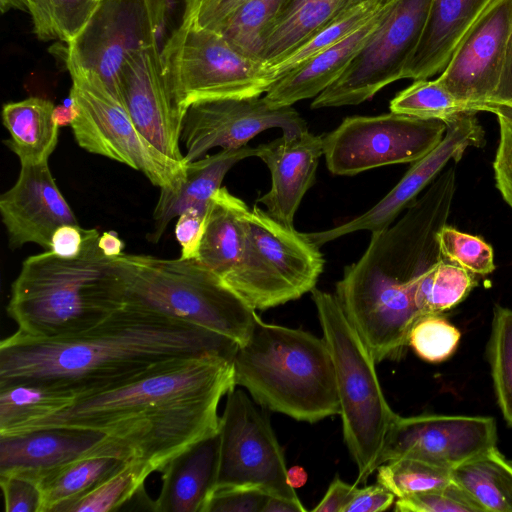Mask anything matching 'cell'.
Instances as JSON below:
<instances>
[{
    "instance_id": "cell-8",
    "label": "cell",
    "mask_w": 512,
    "mask_h": 512,
    "mask_svg": "<svg viewBox=\"0 0 512 512\" xmlns=\"http://www.w3.org/2000/svg\"><path fill=\"white\" fill-rule=\"evenodd\" d=\"M160 58L178 106L217 98L262 96L276 81L273 70L221 34L184 22L164 41Z\"/></svg>"
},
{
    "instance_id": "cell-39",
    "label": "cell",
    "mask_w": 512,
    "mask_h": 512,
    "mask_svg": "<svg viewBox=\"0 0 512 512\" xmlns=\"http://www.w3.org/2000/svg\"><path fill=\"white\" fill-rule=\"evenodd\" d=\"M389 0L363 3L325 26L285 60L272 67L276 80L311 56L342 41L370 20Z\"/></svg>"
},
{
    "instance_id": "cell-5",
    "label": "cell",
    "mask_w": 512,
    "mask_h": 512,
    "mask_svg": "<svg viewBox=\"0 0 512 512\" xmlns=\"http://www.w3.org/2000/svg\"><path fill=\"white\" fill-rule=\"evenodd\" d=\"M125 304L152 310L244 344L259 318L225 280L196 259L122 254Z\"/></svg>"
},
{
    "instance_id": "cell-44",
    "label": "cell",
    "mask_w": 512,
    "mask_h": 512,
    "mask_svg": "<svg viewBox=\"0 0 512 512\" xmlns=\"http://www.w3.org/2000/svg\"><path fill=\"white\" fill-rule=\"evenodd\" d=\"M251 0H190L184 22L220 33L234 15Z\"/></svg>"
},
{
    "instance_id": "cell-24",
    "label": "cell",
    "mask_w": 512,
    "mask_h": 512,
    "mask_svg": "<svg viewBox=\"0 0 512 512\" xmlns=\"http://www.w3.org/2000/svg\"><path fill=\"white\" fill-rule=\"evenodd\" d=\"M256 156V147L248 145L219 152L186 163L185 175L173 190L160 189L153 213V231L148 234L157 243L168 224L189 208L208 210L212 197L221 188L227 172L241 160Z\"/></svg>"
},
{
    "instance_id": "cell-25",
    "label": "cell",
    "mask_w": 512,
    "mask_h": 512,
    "mask_svg": "<svg viewBox=\"0 0 512 512\" xmlns=\"http://www.w3.org/2000/svg\"><path fill=\"white\" fill-rule=\"evenodd\" d=\"M219 434L204 438L174 458L162 469V486L154 511L203 512L216 485Z\"/></svg>"
},
{
    "instance_id": "cell-34",
    "label": "cell",
    "mask_w": 512,
    "mask_h": 512,
    "mask_svg": "<svg viewBox=\"0 0 512 512\" xmlns=\"http://www.w3.org/2000/svg\"><path fill=\"white\" fill-rule=\"evenodd\" d=\"M389 108L394 113L444 123L464 113L480 112L476 106L455 98L437 78L414 80L390 101Z\"/></svg>"
},
{
    "instance_id": "cell-6",
    "label": "cell",
    "mask_w": 512,
    "mask_h": 512,
    "mask_svg": "<svg viewBox=\"0 0 512 512\" xmlns=\"http://www.w3.org/2000/svg\"><path fill=\"white\" fill-rule=\"evenodd\" d=\"M311 297L334 366L343 437L357 466V485L380 466L386 439L398 414L383 394L374 357L335 293L315 287Z\"/></svg>"
},
{
    "instance_id": "cell-12",
    "label": "cell",
    "mask_w": 512,
    "mask_h": 512,
    "mask_svg": "<svg viewBox=\"0 0 512 512\" xmlns=\"http://www.w3.org/2000/svg\"><path fill=\"white\" fill-rule=\"evenodd\" d=\"M218 434L215 487L253 486L270 496L299 500L288 484L284 452L269 418L244 391L227 393Z\"/></svg>"
},
{
    "instance_id": "cell-55",
    "label": "cell",
    "mask_w": 512,
    "mask_h": 512,
    "mask_svg": "<svg viewBox=\"0 0 512 512\" xmlns=\"http://www.w3.org/2000/svg\"><path fill=\"white\" fill-rule=\"evenodd\" d=\"M98 246L108 257H118L123 254L124 242L113 231L104 232L99 236Z\"/></svg>"
},
{
    "instance_id": "cell-48",
    "label": "cell",
    "mask_w": 512,
    "mask_h": 512,
    "mask_svg": "<svg viewBox=\"0 0 512 512\" xmlns=\"http://www.w3.org/2000/svg\"><path fill=\"white\" fill-rule=\"evenodd\" d=\"M395 498L388 488L378 482L364 488L356 487L345 512H383L394 504Z\"/></svg>"
},
{
    "instance_id": "cell-28",
    "label": "cell",
    "mask_w": 512,
    "mask_h": 512,
    "mask_svg": "<svg viewBox=\"0 0 512 512\" xmlns=\"http://www.w3.org/2000/svg\"><path fill=\"white\" fill-rule=\"evenodd\" d=\"M54 104L30 97L3 105L2 121L10 133L4 143L21 166L48 162L58 143L59 127L53 121Z\"/></svg>"
},
{
    "instance_id": "cell-21",
    "label": "cell",
    "mask_w": 512,
    "mask_h": 512,
    "mask_svg": "<svg viewBox=\"0 0 512 512\" xmlns=\"http://www.w3.org/2000/svg\"><path fill=\"white\" fill-rule=\"evenodd\" d=\"M323 156V135L309 130L283 133L280 137L256 147V157L271 174L270 190L256 203L277 221L293 226L296 211L315 182L319 160Z\"/></svg>"
},
{
    "instance_id": "cell-54",
    "label": "cell",
    "mask_w": 512,
    "mask_h": 512,
    "mask_svg": "<svg viewBox=\"0 0 512 512\" xmlns=\"http://www.w3.org/2000/svg\"><path fill=\"white\" fill-rule=\"evenodd\" d=\"M307 509L299 500L269 496L262 512H305Z\"/></svg>"
},
{
    "instance_id": "cell-3",
    "label": "cell",
    "mask_w": 512,
    "mask_h": 512,
    "mask_svg": "<svg viewBox=\"0 0 512 512\" xmlns=\"http://www.w3.org/2000/svg\"><path fill=\"white\" fill-rule=\"evenodd\" d=\"M99 236L96 229H85L82 252L75 258L45 251L23 261L7 305L18 332L34 339L66 338L124 306L120 265L100 250Z\"/></svg>"
},
{
    "instance_id": "cell-41",
    "label": "cell",
    "mask_w": 512,
    "mask_h": 512,
    "mask_svg": "<svg viewBox=\"0 0 512 512\" xmlns=\"http://www.w3.org/2000/svg\"><path fill=\"white\" fill-rule=\"evenodd\" d=\"M437 240L444 260L474 275H488L496 268L493 248L476 235L446 225L438 233Z\"/></svg>"
},
{
    "instance_id": "cell-22",
    "label": "cell",
    "mask_w": 512,
    "mask_h": 512,
    "mask_svg": "<svg viewBox=\"0 0 512 512\" xmlns=\"http://www.w3.org/2000/svg\"><path fill=\"white\" fill-rule=\"evenodd\" d=\"M392 2L389 0L348 37L311 56L278 78L263 95L265 100L273 107H283L318 96L341 76L369 40Z\"/></svg>"
},
{
    "instance_id": "cell-14",
    "label": "cell",
    "mask_w": 512,
    "mask_h": 512,
    "mask_svg": "<svg viewBox=\"0 0 512 512\" xmlns=\"http://www.w3.org/2000/svg\"><path fill=\"white\" fill-rule=\"evenodd\" d=\"M279 128L283 133L308 130L293 106L273 107L264 96L217 98L192 102L183 113L180 142L186 163L216 147L237 149L259 133Z\"/></svg>"
},
{
    "instance_id": "cell-50",
    "label": "cell",
    "mask_w": 512,
    "mask_h": 512,
    "mask_svg": "<svg viewBox=\"0 0 512 512\" xmlns=\"http://www.w3.org/2000/svg\"><path fill=\"white\" fill-rule=\"evenodd\" d=\"M85 229L66 224L55 230L51 239L53 253L63 258H75L83 249Z\"/></svg>"
},
{
    "instance_id": "cell-13",
    "label": "cell",
    "mask_w": 512,
    "mask_h": 512,
    "mask_svg": "<svg viewBox=\"0 0 512 512\" xmlns=\"http://www.w3.org/2000/svg\"><path fill=\"white\" fill-rule=\"evenodd\" d=\"M156 44L158 32L147 0H101L67 44L66 65L96 76L120 101L118 77L124 63Z\"/></svg>"
},
{
    "instance_id": "cell-49",
    "label": "cell",
    "mask_w": 512,
    "mask_h": 512,
    "mask_svg": "<svg viewBox=\"0 0 512 512\" xmlns=\"http://www.w3.org/2000/svg\"><path fill=\"white\" fill-rule=\"evenodd\" d=\"M158 35L167 37L178 29L185 18L190 0H147Z\"/></svg>"
},
{
    "instance_id": "cell-38",
    "label": "cell",
    "mask_w": 512,
    "mask_h": 512,
    "mask_svg": "<svg viewBox=\"0 0 512 512\" xmlns=\"http://www.w3.org/2000/svg\"><path fill=\"white\" fill-rule=\"evenodd\" d=\"M376 472L377 482L396 498L442 488L452 482L451 469L410 457L387 461Z\"/></svg>"
},
{
    "instance_id": "cell-29",
    "label": "cell",
    "mask_w": 512,
    "mask_h": 512,
    "mask_svg": "<svg viewBox=\"0 0 512 512\" xmlns=\"http://www.w3.org/2000/svg\"><path fill=\"white\" fill-rule=\"evenodd\" d=\"M451 478L484 512H512V462L496 446L451 469Z\"/></svg>"
},
{
    "instance_id": "cell-10",
    "label": "cell",
    "mask_w": 512,
    "mask_h": 512,
    "mask_svg": "<svg viewBox=\"0 0 512 512\" xmlns=\"http://www.w3.org/2000/svg\"><path fill=\"white\" fill-rule=\"evenodd\" d=\"M446 124L391 112L351 116L323 135V156L334 175L352 176L394 164L414 163L444 138Z\"/></svg>"
},
{
    "instance_id": "cell-35",
    "label": "cell",
    "mask_w": 512,
    "mask_h": 512,
    "mask_svg": "<svg viewBox=\"0 0 512 512\" xmlns=\"http://www.w3.org/2000/svg\"><path fill=\"white\" fill-rule=\"evenodd\" d=\"M26 1L37 37L68 44L82 31L101 0Z\"/></svg>"
},
{
    "instance_id": "cell-17",
    "label": "cell",
    "mask_w": 512,
    "mask_h": 512,
    "mask_svg": "<svg viewBox=\"0 0 512 512\" xmlns=\"http://www.w3.org/2000/svg\"><path fill=\"white\" fill-rule=\"evenodd\" d=\"M475 114L464 113L446 121L442 141L412 163L400 181L369 210L336 227L306 233L308 238L320 247L346 234L361 230L372 233L388 227L448 163L460 161L468 147L484 146L485 133Z\"/></svg>"
},
{
    "instance_id": "cell-40",
    "label": "cell",
    "mask_w": 512,
    "mask_h": 512,
    "mask_svg": "<svg viewBox=\"0 0 512 512\" xmlns=\"http://www.w3.org/2000/svg\"><path fill=\"white\" fill-rule=\"evenodd\" d=\"M461 333L441 314H425L413 324L408 345L423 360L439 363L457 349Z\"/></svg>"
},
{
    "instance_id": "cell-51",
    "label": "cell",
    "mask_w": 512,
    "mask_h": 512,
    "mask_svg": "<svg viewBox=\"0 0 512 512\" xmlns=\"http://www.w3.org/2000/svg\"><path fill=\"white\" fill-rule=\"evenodd\" d=\"M491 113L497 110L512 112V29L498 87L488 102Z\"/></svg>"
},
{
    "instance_id": "cell-26",
    "label": "cell",
    "mask_w": 512,
    "mask_h": 512,
    "mask_svg": "<svg viewBox=\"0 0 512 512\" xmlns=\"http://www.w3.org/2000/svg\"><path fill=\"white\" fill-rule=\"evenodd\" d=\"M369 1L287 0L260 59L270 68L276 66L335 19Z\"/></svg>"
},
{
    "instance_id": "cell-52",
    "label": "cell",
    "mask_w": 512,
    "mask_h": 512,
    "mask_svg": "<svg viewBox=\"0 0 512 512\" xmlns=\"http://www.w3.org/2000/svg\"><path fill=\"white\" fill-rule=\"evenodd\" d=\"M356 484H349L336 477L329 485L321 501L312 509L313 512H345L351 501Z\"/></svg>"
},
{
    "instance_id": "cell-57",
    "label": "cell",
    "mask_w": 512,
    "mask_h": 512,
    "mask_svg": "<svg viewBox=\"0 0 512 512\" xmlns=\"http://www.w3.org/2000/svg\"><path fill=\"white\" fill-rule=\"evenodd\" d=\"M10 9H21L27 11L26 0H0L1 12H7Z\"/></svg>"
},
{
    "instance_id": "cell-23",
    "label": "cell",
    "mask_w": 512,
    "mask_h": 512,
    "mask_svg": "<svg viewBox=\"0 0 512 512\" xmlns=\"http://www.w3.org/2000/svg\"><path fill=\"white\" fill-rule=\"evenodd\" d=\"M494 0H432L418 46L403 78L428 79L441 71L453 51Z\"/></svg>"
},
{
    "instance_id": "cell-11",
    "label": "cell",
    "mask_w": 512,
    "mask_h": 512,
    "mask_svg": "<svg viewBox=\"0 0 512 512\" xmlns=\"http://www.w3.org/2000/svg\"><path fill=\"white\" fill-rule=\"evenodd\" d=\"M432 0H393L366 44L311 108L358 105L403 79L421 39Z\"/></svg>"
},
{
    "instance_id": "cell-46",
    "label": "cell",
    "mask_w": 512,
    "mask_h": 512,
    "mask_svg": "<svg viewBox=\"0 0 512 512\" xmlns=\"http://www.w3.org/2000/svg\"><path fill=\"white\" fill-rule=\"evenodd\" d=\"M6 512H41L42 494L36 481L17 474L0 475Z\"/></svg>"
},
{
    "instance_id": "cell-37",
    "label": "cell",
    "mask_w": 512,
    "mask_h": 512,
    "mask_svg": "<svg viewBox=\"0 0 512 512\" xmlns=\"http://www.w3.org/2000/svg\"><path fill=\"white\" fill-rule=\"evenodd\" d=\"M487 354L498 405L512 426V309L494 306Z\"/></svg>"
},
{
    "instance_id": "cell-42",
    "label": "cell",
    "mask_w": 512,
    "mask_h": 512,
    "mask_svg": "<svg viewBox=\"0 0 512 512\" xmlns=\"http://www.w3.org/2000/svg\"><path fill=\"white\" fill-rule=\"evenodd\" d=\"M394 510L397 512H484L453 481L442 488L397 498L394 502Z\"/></svg>"
},
{
    "instance_id": "cell-45",
    "label": "cell",
    "mask_w": 512,
    "mask_h": 512,
    "mask_svg": "<svg viewBox=\"0 0 512 512\" xmlns=\"http://www.w3.org/2000/svg\"><path fill=\"white\" fill-rule=\"evenodd\" d=\"M499 142L493 161L496 188L512 209V112L497 110Z\"/></svg>"
},
{
    "instance_id": "cell-30",
    "label": "cell",
    "mask_w": 512,
    "mask_h": 512,
    "mask_svg": "<svg viewBox=\"0 0 512 512\" xmlns=\"http://www.w3.org/2000/svg\"><path fill=\"white\" fill-rule=\"evenodd\" d=\"M130 460L113 454H91L44 474L37 481L42 494L41 512H53L80 497Z\"/></svg>"
},
{
    "instance_id": "cell-31",
    "label": "cell",
    "mask_w": 512,
    "mask_h": 512,
    "mask_svg": "<svg viewBox=\"0 0 512 512\" xmlns=\"http://www.w3.org/2000/svg\"><path fill=\"white\" fill-rule=\"evenodd\" d=\"M74 400L70 393L35 383L0 386V435L62 410Z\"/></svg>"
},
{
    "instance_id": "cell-43",
    "label": "cell",
    "mask_w": 512,
    "mask_h": 512,
    "mask_svg": "<svg viewBox=\"0 0 512 512\" xmlns=\"http://www.w3.org/2000/svg\"><path fill=\"white\" fill-rule=\"evenodd\" d=\"M269 496L253 486H218L210 493L203 512H262Z\"/></svg>"
},
{
    "instance_id": "cell-53",
    "label": "cell",
    "mask_w": 512,
    "mask_h": 512,
    "mask_svg": "<svg viewBox=\"0 0 512 512\" xmlns=\"http://www.w3.org/2000/svg\"><path fill=\"white\" fill-rule=\"evenodd\" d=\"M79 114L78 108L72 97L64 101V103L56 105L53 110V121L60 128L63 126H71L77 119Z\"/></svg>"
},
{
    "instance_id": "cell-33",
    "label": "cell",
    "mask_w": 512,
    "mask_h": 512,
    "mask_svg": "<svg viewBox=\"0 0 512 512\" xmlns=\"http://www.w3.org/2000/svg\"><path fill=\"white\" fill-rule=\"evenodd\" d=\"M154 468L131 459L118 471L80 497L61 504L53 512H108L120 509L143 487Z\"/></svg>"
},
{
    "instance_id": "cell-16",
    "label": "cell",
    "mask_w": 512,
    "mask_h": 512,
    "mask_svg": "<svg viewBox=\"0 0 512 512\" xmlns=\"http://www.w3.org/2000/svg\"><path fill=\"white\" fill-rule=\"evenodd\" d=\"M512 29V0H494L453 51L437 80L458 100L491 112Z\"/></svg>"
},
{
    "instance_id": "cell-20",
    "label": "cell",
    "mask_w": 512,
    "mask_h": 512,
    "mask_svg": "<svg viewBox=\"0 0 512 512\" xmlns=\"http://www.w3.org/2000/svg\"><path fill=\"white\" fill-rule=\"evenodd\" d=\"M99 453L135 458L114 439L87 429L54 427L0 436V475L17 474L37 482L56 468Z\"/></svg>"
},
{
    "instance_id": "cell-36",
    "label": "cell",
    "mask_w": 512,
    "mask_h": 512,
    "mask_svg": "<svg viewBox=\"0 0 512 512\" xmlns=\"http://www.w3.org/2000/svg\"><path fill=\"white\" fill-rule=\"evenodd\" d=\"M286 1L251 0L219 34L242 53L261 60L266 39Z\"/></svg>"
},
{
    "instance_id": "cell-4",
    "label": "cell",
    "mask_w": 512,
    "mask_h": 512,
    "mask_svg": "<svg viewBox=\"0 0 512 512\" xmlns=\"http://www.w3.org/2000/svg\"><path fill=\"white\" fill-rule=\"evenodd\" d=\"M232 364L235 385L273 412L308 423L340 414L334 366L323 337L259 317Z\"/></svg>"
},
{
    "instance_id": "cell-56",
    "label": "cell",
    "mask_w": 512,
    "mask_h": 512,
    "mask_svg": "<svg viewBox=\"0 0 512 512\" xmlns=\"http://www.w3.org/2000/svg\"><path fill=\"white\" fill-rule=\"evenodd\" d=\"M287 481L292 488H300L307 481V473L302 467H292L291 469H288Z\"/></svg>"
},
{
    "instance_id": "cell-19",
    "label": "cell",
    "mask_w": 512,
    "mask_h": 512,
    "mask_svg": "<svg viewBox=\"0 0 512 512\" xmlns=\"http://www.w3.org/2000/svg\"><path fill=\"white\" fill-rule=\"evenodd\" d=\"M0 214L13 249L34 243L50 251L56 229L79 225L48 162L21 166L15 184L0 197Z\"/></svg>"
},
{
    "instance_id": "cell-7",
    "label": "cell",
    "mask_w": 512,
    "mask_h": 512,
    "mask_svg": "<svg viewBox=\"0 0 512 512\" xmlns=\"http://www.w3.org/2000/svg\"><path fill=\"white\" fill-rule=\"evenodd\" d=\"M241 258L223 279L255 310L296 300L316 287L324 268L319 248L294 226L255 205L244 211Z\"/></svg>"
},
{
    "instance_id": "cell-1",
    "label": "cell",
    "mask_w": 512,
    "mask_h": 512,
    "mask_svg": "<svg viewBox=\"0 0 512 512\" xmlns=\"http://www.w3.org/2000/svg\"><path fill=\"white\" fill-rule=\"evenodd\" d=\"M238 346L216 332L124 304L98 325L70 337L34 339L16 331L4 338L0 386L35 383L70 393L76 400L174 361L209 354L232 360Z\"/></svg>"
},
{
    "instance_id": "cell-9",
    "label": "cell",
    "mask_w": 512,
    "mask_h": 512,
    "mask_svg": "<svg viewBox=\"0 0 512 512\" xmlns=\"http://www.w3.org/2000/svg\"><path fill=\"white\" fill-rule=\"evenodd\" d=\"M67 68L72 78L70 96L79 111L71 125L77 144L142 172L160 189H175L184 178L186 163L176 162L156 149L99 78L74 66Z\"/></svg>"
},
{
    "instance_id": "cell-15",
    "label": "cell",
    "mask_w": 512,
    "mask_h": 512,
    "mask_svg": "<svg viewBox=\"0 0 512 512\" xmlns=\"http://www.w3.org/2000/svg\"><path fill=\"white\" fill-rule=\"evenodd\" d=\"M496 442L497 427L492 417L398 415L386 439L380 465L410 457L453 469L495 447Z\"/></svg>"
},
{
    "instance_id": "cell-47",
    "label": "cell",
    "mask_w": 512,
    "mask_h": 512,
    "mask_svg": "<svg viewBox=\"0 0 512 512\" xmlns=\"http://www.w3.org/2000/svg\"><path fill=\"white\" fill-rule=\"evenodd\" d=\"M208 210L189 208L177 217L174 232L175 238L181 247L180 258L197 259L205 231Z\"/></svg>"
},
{
    "instance_id": "cell-18",
    "label": "cell",
    "mask_w": 512,
    "mask_h": 512,
    "mask_svg": "<svg viewBox=\"0 0 512 512\" xmlns=\"http://www.w3.org/2000/svg\"><path fill=\"white\" fill-rule=\"evenodd\" d=\"M118 92L139 132L168 158L185 164L180 149L183 110L166 81L159 44L126 60L119 73Z\"/></svg>"
},
{
    "instance_id": "cell-2",
    "label": "cell",
    "mask_w": 512,
    "mask_h": 512,
    "mask_svg": "<svg viewBox=\"0 0 512 512\" xmlns=\"http://www.w3.org/2000/svg\"><path fill=\"white\" fill-rule=\"evenodd\" d=\"M235 387L227 357L178 360L0 436L54 427L98 431L162 471L172 458L219 432L218 405Z\"/></svg>"
},
{
    "instance_id": "cell-27",
    "label": "cell",
    "mask_w": 512,
    "mask_h": 512,
    "mask_svg": "<svg viewBox=\"0 0 512 512\" xmlns=\"http://www.w3.org/2000/svg\"><path fill=\"white\" fill-rule=\"evenodd\" d=\"M248 205L221 187L212 197L198 260L222 278L239 262L245 240Z\"/></svg>"
},
{
    "instance_id": "cell-32",
    "label": "cell",
    "mask_w": 512,
    "mask_h": 512,
    "mask_svg": "<svg viewBox=\"0 0 512 512\" xmlns=\"http://www.w3.org/2000/svg\"><path fill=\"white\" fill-rule=\"evenodd\" d=\"M477 285L474 274L444 259L420 275L414 292L421 315L442 314L462 302Z\"/></svg>"
}]
</instances>
